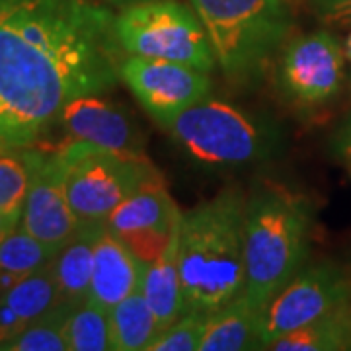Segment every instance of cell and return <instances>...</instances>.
I'll use <instances>...</instances> for the list:
<instances>
[{
    "instance_id": "obj_1",
    "label": "cell",
    "mask_w": 351,
    "mask_h": 351,
    "mask_svg": "<svg viewBox=\"0 0 351 351\" xmlns=\"http://www.w3.org/2000/svg\"><path fill=\"white\" fill-rule=\"evenodd\" d=\"M115 16L90 0H0V149L32 147L78 96L117 84Z\"/></svg>"
},
{
    "instance_id": "obj_2",
    "label": "cell",
    "mask_w": 351,
    "mask_h": 351,
    "mask_svg": "<svg viewBox=\"0 0 351 351\" xmlns=\"http://www.w3.org/2000/svg\"><path fill=\"white\" fill-rule=\"evenodd\" d=\"M246 197L228 186L182 213L180 276L186 313H215L246 289Z\"/></svg>"
},
{
    "instance_id": "obj_3",
    "label": "cell",
    "mask_w": 351,
    "mask_h": 351,
    "mask_svg": "<svg viewBox=\"0 0 351 351\" xmlns=\"http://www.w3.org/2000/svg\"><path fill=\"white\" fill-rule=\"evenodd\" d=\"M313 205L274 182L256 186L244 219V295L263 308L304 267L311 248Z\"/></svg>"
},
{
    "instance_id": "obj_4",
    "label": "cell",
    "mask_w": 351,
    "mask_h": 351,
    "mask_svg": "<svg viewBox=\"0 0 351 351\" xmlns=\"http://www.w3.org/2000/svg\"><path fill=\"white\" fill-rule=\"evenodd\" d=\"M191 160L209 168L265 162L283 143L281 129L226 101L205 100L160 123Z\"/></svg>"
},
{
    "instance_id": "obj_5",
    "label": "cell",
    "mask_w": 351,
    "mask_h": 351,
    "mask_svg": "<svg viewBox=\"0 0 351 351\" xmlns=\"http://www.w3.org/2000/svg\"><path fill=\"white\" fill-rule=\"evenodd\" d=\"M211 39L217 63L230 80L262 75L291 32L285 0H189Z\"/></svg>"
},
{
    "instance_id": "obj_6",
    "label": "cell",
    "mask_w": 351,
    "mask_h": 351,
    "mask_svg": "<svg viewBox=\"0 0 351 351\" xmlns=\"http://www.w3.org/2000/svg\"><path fill=\"white\" fill-rule=\"evenodd\" d=\"M61 152L66 195L80 225L106 223L129 195L162 180L143 152L108 151L84 141H73Z\"/></svg>"
},
{
    "instance_id": "obj_7",
    "label": "cell",
    "mask_w": 351,
    "mask_h": 351,
    "mask_svg": "<svg viewBox=\"0 0 351 351\" xmlns=\"http://www.w3.org/2000/svg\"><path fill=\"white\" fill-rule=\"evenodd\" d=\"M115 34L127 55L164 59L211 73L217 64L211 39L193 8L176 0H154L123 8Z\"/></svg>"
},
{
    "instance_id": "obj_8",
    "label": "cell",
    "mask_w": 351,
    "mask_h": 351,
    "mask_svg": "<svg viewBox=\"0 0 351 351\" xmlns=\"http://www.w3.org/2000/svg\"><path fill=\"white\" fill-rule=\"evenodd\" d=\"M346 306H351V276L343 267L330 262L302 267L262 308L260 350Z\"/></svg>"
},
{
    "instance_id": "obj_9",
    "label": "cell",
    "mask_w": 351,
    "mask_h": 351,
    "mask_svg": "<svg viewBox=\"0 0 351 351\" xmlns=\"http://www.w3.org/2000/svg\"><path fill=\"white\" fill-rule=\"evenodd\" d=\"M346 53L328 32L291 39L276 69L281 96L297 108H318L334 100L343 86Z\"/></svg>"
},
{
    "instance_id": "obj_10",
    "label": "cell",
    "mask_w": 351,
    "mask_h": 351,
    "mask_svg": "<svg viewBox=\"0 0 351 351\" xmlns=\"http://www.w3.org/2000/svg\"><path fill=\"white\" fill-rule=\"evenodd\" d=\"M119 78L158 125L209 100L213 90L211 78L199 69L141 55L121 61Z\"/></svg>"
},
{
    "instance_id": "obj_11",
    "label": "cell",
    "mask_w": 351,
    "mask_h": 351,
    "mask_svg": "<svg viewBox=\"0 0 351 351\" xmlns=\"http://www.w3.org/2000/svg\"><path fill=\"white\" fill-rule=\"evenodd\" d=\"M180 225L182 213L164 180L129 195L106 219V228L145 263H152L166 250Z\"/></svg>"
},
{
    "instance_id": "obj_12",
    "label": "cell",
    "mask_w": 351,
    "mask_h": 351,
    "mask_svg": "<svg viewBox=\"0 0 351 351\" xmlns=\"http://www.w3.org/2000/svg\"><path fill=\"white\" fill-rule=\"evenodd\" d=\"M20 226L53 252H59L78 230L64 186L63 152L45 154L25 197Z\"/></svg>"
},
{
    "instance_id": "obj_13",
    "label": "cell",
    "mask_w": 351,
    "mask_h": 351,
    "mask_svg": "<svg viewBox=\"0 0 351 351\" xmlns=\"http://www.w3.org/2000/svg\"><path fill=\"white\" fill-rule=\"evenodd\" d=\"M57 123L75 141L115 152H143L141 131L133 117L125 108L104 100L98 94L78 96L69 101Z\"/></svg>"
},
{
    "instance_id": "obj_14",
    "label": "cell",
    "mask_w": 351,
    "mask_h": 351,
    "mask_svg": "<svg viewBox=\"0 0 351 351\" xmlns=\"http://www.w3.org/2000/svg\"><path fill=\"white\" fill-rule=\"evenodd\" d=\"M149 263L137 258L121 240L104 228L94 248L92 281L86 301L112 311L117 302L143 287Z\"/></svg>"
},
{
    "instance_id": "obj_15",
    "label": "cell",
    "mask_w": 351,
    "mask_h": 351,
    "mask_svg": "<svg viewBox=\"0 0 351 351\" xmlns=\"http://www.w3.org/2000/svg\"><path fill=\"white\" fill-rule=\"evenodd\" d=\"M59 302L53 262L0 293V346Z\"/></svg>"
},
{
    "instance_id": "obj_16",
    "label": "cell",
    "mask_w": 351,
    "mask_h": 351,
    "mask_svg": "<svg viewBox=\"0 0 351 351\" xmlns=\"http://www.w3.org/2000/svg\"><path fill=\"white\" fill-rule=\"evenodd\" d=\"M104 228L106 223L80 225L75 237L57 252L53 260V276L57 283L59 302L78 306L88 299L94 265V248Z\"/></svg>"
},
{
    "instance_id": "obj_17",
    "label": "cell",
    "mask_w": 351,
    "mask_h": 351,
    "mask_svg": "<svg viewBox=\"0 0 351 351\" xmlns=\"http://www.w3.org/2000/svg\"><path fill=\"white\" fill-rule=\"evenodd\" d=\"M262 308L242 293L219 311L209 313L199 351L260 350Z\"/></svg>"
},
{
    "instance_id": "obj_18",
    "label": "cell",
    "mask_w": 351,
    "mask_h": 351,
    "mask_svg": "<svg viewBox=\"0 0 351 351\" xmlns=\"http://www.w3.org/2000/svg\"><path fill=\"white\" fill-rule=\"evenodd\" d=\"M178 248H180V228L176 230L166 250L154 262L149 263L143 281V295L156 316L160 332L172 326L180 316L186 314Z\"/></svg>"
},
{
    "instance_id": "obj_19",
    "label": "cell",
    "mask_w": 351,
    "mask_h": 351,
    "mask_svg": "<svg viewBox=\"0 0 351 351\" xmlns=\"http://www.w3.org/2000/svg\"><path fill=\"white\" fill-rule=\"evenodd\" d=\"M113 351H149L160 334L156 316L143 295V287L117 302L110 311Z\"/></svg>"
},
{
    "instance_id": "obj_20",
    "label": "cell",
    "mask_w": 351,
    "mask_h": 351,
    "mask_svg": "<svg viewBox=\"0 0 351 351\" xmlns=\"http://www.w3.org/2000/svg\"><path fill=\"white\" fill-rule=\"evenodd\" d=\"M45 152L32 147L0 149V209L22 219L24 203Z\"/></svg>"
},
{
    "instance_id": "obj_21",
    "label": "cell",
    "mask_w": 351,
    "mask_h": 351,
    "mask_svg": "<svg viewBox=\"0 0 351 351\" xmlns=\"http://www.w3.org/2000/svg\"><path fill=\"white\" fill-rule=\"evenodd\" d=\"M274 351H343L351 350V306L330 313L313 324L276 339Z\"/></svg>"
},
{
    "instance_id": "obj_22",
    "label": "cell",
    "mask_w": 351,
    "mask_h": 351,
    "mask_svg": "<svg viewBox=\"0 0 351 351\" xmlns=\"http://www.w3.org/2000/svg\"><path fill=\"white\" fill-rule=\"evenodd\" d=\"M57 252L18 225L0 244V293L55 260Z\"/></svg>"
},
{
    "instance_id": "obj_23",
    "label": "cell",
    "mask_w": 351,
    "mask_h": 351,
    "mask_svg": "<svg viewBox=\"0 0 351 351\" xmlns=\"http://www.w3.org/2000/svg\"><path fill=\"white\" fill-rule=\"evenodd\" d=\"M76 306L57 302L18 336L0 346L2 351H69L66 326Z\"/></svg>"
},
{
    "instance_id": "obj_24",
    "label": "cell",
    "mask_w": 351,
    "mask_h": 351,
    "mask_svg": "<svg viewBox=\"0 0 351 351\" xmlns=\"http://www.w3.org/2000/svg\"><path fill=\"white\" fill-rule=\"evenodd\" d=\"M69 351H108L112 346L110 311L92 301L78 304L66 326Z\"/></svg>"
},
{
    "instance_id": "obj_25",
    "label": "cell",
    "mask_w": 351,
    "mask_h": 351,
    "mask_svg": "<svg viewBox=\"0 0 351 351\" xmlns=\"http://www.w3.org/2000/svg\"><path fill=\"white\" fill-rule=\"evenodd\" d=\"M209 313H186L170 328L162 330L149 351H197L207 326Z\"/></svg>"
},
{
    "instance_id": "obj_26",
    "label": "cell",
    "mask_w": 351,
    "mask_h": 351,
    "mask_svg": "<svg viewBox=\"0 0 351 351\" xmlns=\"http://www.w3.org/2000/svg\"><path fill=\"white\" fill-rule=\"evenodd\" d=\"M320 20L328 25H351V0H316Z\"/></svg>"
},
{
    "instance_id": "obj_27",
    "label": "cell",
    "mask_w": 351,
    "mask_h": 351,
    "mask_svg": "<svg viewBox=\"0 0 351 351\" xmlns=\"http://www.w3.org/2000/svg\"><path fill=\"white\" fill-rule=\"evenodd\" d=\"M332 152L334 156L346 162L351 168V117L346 119L341 127L332 137Z\"/></svg>"
},
{
    "instance_id": "obj_28",
    "label": "cell",
    "mask_w": 351,
    "mask_h": 351,
    "mask_svg": "<svg viewBox=\"0 0 351 351\" xmlns=\"http://www.w3.org/2000/svg\"><path fill=\"white\" fill-rule=\"evenodd\" d=\"M18 225H20V219L18 217L8 215L6 211L0 209V244H2V240L6 239Z\"/></svg>"
},
{
    "instance_id": "obj_29",
    "label": "cell",
    "mask_w": 351,
    "mask_h": 351,
    "mask_svg": "<svg viewBox=\"0 0 351 351\" xmlns=\"http://www.w3.org/2000/svg\"><path fill=\"white\" fill-rule=\"evenodd\" d=\"M101 2L110 4V6H113V8H119V10H123V8H129V6H135V4H145V2H154V0H101Z\"/></svg>"
},
{
    "instance_id": "obj_30",
    "label": "cell",
    "mask_w": 351,
    "mask_h": 351,
    "mask_svg": "<svg viewBox=\"0 0 351 351\" xmlns=\"http://www.w3.org/2000/svg\"><path fill=\"white\" fill-rule=\"evenodd\" d=\"M343 53H346V59L351 61V32L350 36H348V39H346V43H343Z\"/></svg>"
},
{
    "instance_id": "obj_31",
    "label": "cell",
    "mask_w": 351,
    "mask_h": 351,
    "mask_svg": "<svg viewBox=\"0 0 351 351\" xmlns=\"http://www.w3.org/2000/svg\"><path fill=\"white\" fill-rule=\"evenodd\" d=\"M285 2H293V0H285Z\"/></svg>"
}]
</instances>
